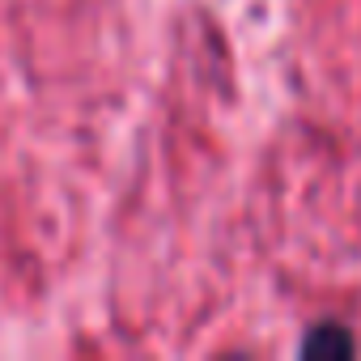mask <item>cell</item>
<instances>
[{
  "mask_svg": "<svg viewBox=\"0 0 361 361\" xmlns=\"http://www.w3.org/2000/svg\"><path fill=\"white\" fill-rule=\"evenodd\" d=\"M302 357H353L357 353V340L348 327L340 323H314L306 336H302Z\"/></svg>",
  "mask_w": 361,
  "mask_h": 361,
  "instance_id": "1",
  "label": "cell"
}]
</instances>
